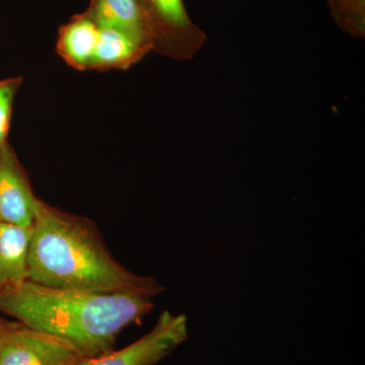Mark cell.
<instances>
[{
	"mask_svg": "<svg viewBox=\"0 0 365 365\" xmlns=\"http://www.w3.org/2000/svg\"><path fill=\"white\" fill-rule=\"evenodd\" d=\"M85 359L63 338L0 318V365H76Z\"/></svg>",
	"mask_w": 365,
	"mask_h": 365,
	"instance_id": "4",
	"label": "cell"
},
{
	"mask_svg": "<svg viewBox=\"0 0 365 365\" xmlns=\"http://www.w3.org/2000/svg\"><path fill=\"white\" fill-rule=\"evenodd\" d=\"M150 34L153 52L188 61L202 50L208 37L194 23L185 0H137Z\"/></svg>",
	"mask_w": 365,
	"mask_h": 365,
	"instance_id": "3",
	"label": "cell"
},
{
	"mask_svg": "<svg viewBox=\"0 0 365 365\" xmlns=\"http://www.w3.org/2000/svg\"><path fill=\"white\" fill-rule=\"evenodd\" d=\"M153 51L150 43L121 31L100 28L91 71H127Z\"/></svg>",
	"mask_w": 365,
	"mask_h": 365,
	"instance_id": "7",
	"label": "cell"
},
{
	"mask_svg": "<svg viewBox=\"0 0 365 365\" xmlns=\"http://www.w3.org/2000/svg\"><path fill=\"white\" fill-rule=\"evenodd\" d=\"M189 337L186 314L163 311L150 332L122 349L86 357L76 365H157Z\"/></svg>",
	"mask_w": 365,
	"mask_h": 365,
	"instance_id": "5",
	"label": "cell"
},
{
	"mask_svg": "<svg viewBox=\"0 0 365 365\" xmlns=\"http://www.w3.org/2000/svg\"><path fill=\"white\" fill-rule=\"evenodd\" d=\"M85 11L98 28L121 31L150 43L153 47L137 0H90Z\"/></svg>",
	"mask_w": 365,
	"mask_h": 365,
	"instance_id": "10",
	"label": "cell"
},
{
	"mask_svg": "<svg viewBox=\"0 0 365 365\" xmlns=\"http://www.w3.org/2000/svg\"><path fill=\"white\" fill-rule=\"evenodd\" d=\"M33 227L0 222V292L28 280Z\"/></svg>",
	"mask_w": 365,
	"mask_h": 365,
	"instance_id": "9",
	"label": "cell"
},
{
	"mask_svg": "<svg viewBox=\"0 0 365 365\" xmlns=\"http://www.w3.org/2000/svg\"><path fill=\"white\" fill-rule=\"evenodd\" d=\"M38 197L11 143L0 145V222L33 227Z\"/></svg>",
	"mask_w": 365,
	"mask_h": 365,
	"instance_id": "6",
	"label": "cell"
},
{
	"mask_svg": "<svg viewBox=\"0 0 365 365\" xmlns=\"http://www.w3.org/2000/svg\"><path fill=\"white\" fill-rule=\"evenodd\" d=\"M100 28L83 13L60 26L56 42L57 54L66 64L78 71H91Z\"/></svg>",
	"mask_w": 365,
	"mask_h": 365,
	"instance_id": "8",
	"label": "cell"
},
{
	"mask_svg": "<svg viewBox=\"0 0 365 365\" xmlns=\"http://www.w3.org/2000/svg\"><path fill=\"white\" fill-rule=\"evenodd\" d=\"M153 299L141 294L61 289L26 280L0 292V311L63 338L86 357H93L114 349L120 333L153 311Z\"/></svg>",
	"mask_w": 365,
	"mask_h": 365,
	"instance_id": "2",
	"label": "cell"
},
{
	"mask_svg": "<svg viewBox=\"0 0 365 365\" xmlns=\"http://www.w3.org/2000/svg\"><path fill=\"white\" fill-rule=\"evenodd\" d=\"M21 85L23 78L21 76L0 79V145L7 143L13 116L14 103Z\"/></svg>",
	"mask_w": 365,
	"mask_h": 365,
	"instance_id": "12",
	"label": "cell"
},
{
	"mask_svg": "<svg viewBox=\"0 0 365 365\" xmlns=\"http://www.w3.org/2000/svg\"><path fill=\"white\" fill-rule=\"evenodd\" d=\"M331 18L354 39L365 38V0H326Z\"/></svg>",
	"mask_w": 365,
	"mask_h": 365,
	"instance_id": "11",
	"label": "cell"
},
{
	"mask_svg": "<svg viewBox=\"0 0 365 365\" xmlns=\"http://www.w3.org/2000/svg\"><path fill=\"white\" fill-rule=\"evenodd\" d=\"M28 280L61 289L157 297V279L131 272L108 249L96 223L83 216L35 203L28 258Z\"/></svg>",
	"mask_w": 365,
	"mask_h": 365,
	"instance_id": "1",
	"label": "cell"
}]
</instances>
